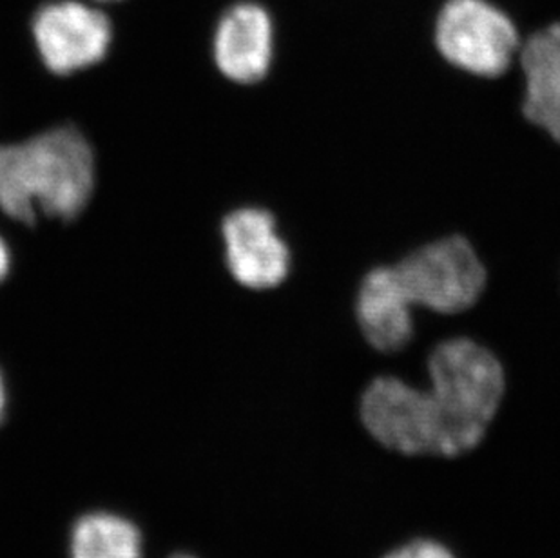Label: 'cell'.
<instances>
[{
	"instance_id": "obj_1",
	"label": "cell",
	"mask_w": 560,
	"mask_h": 558,
	"mask_svg": "<svg viewBox=\"0 0 560 558\" xmlns=\"http://www.w3.org/2000/svg\"><path fill=\"white\" fill-rule=\"evenodd\" d=\"M95 190V156L74 127H57L26 142L0 146V211L16 222L38 214L74 220Z\"/></svg>"
},
{
	"instance_id": "obj_2",
	"label": "cell",
	"mask_w": 560,
	"mask_h": 558,
	"mask_svg": "<svg viewBox=\"0 0 560 558\" xmlns=\"http://www.w3.org/2000/svg\"><path fill=\"white\" fill-rule=\"evenodd\" d=\"M429 374L427 391L443 433L441 457H459L476 450L504 397L501 361L479 342L455 337L434 348Z\"/></svg>"
},
{
	"instance_id": "obj_3",
	"label": "cell",
	"mask_w": 560,
	"mask_h": 558,
	"mask_svg": "<svg viewBox=\"0 0 560 558\" xmlns=\"http://www.w3.org/2000/svg\"><path fill=\"white\" fill-rule=\"evenodd\" d=\"M388 269L410 309L424 306L438 314L470 309L487 287V269L463 236L429 243Z\"/></svg>"
},
{
	"instance_id": "obj_4",
	"label": "cell",
	"mask_w": 560,
	"mask_h": 558,
	"mask_svg": "<svg viewBox=\"0 0 560 558\" xmlns=\"http://www.w3.org/2000/svg\"><path fill=\"white\" fill-rule=\"evenodd\" d=\"M439 55L465 73L498 79L521 49L517 24L493 0H444L434 22Z\"/></svg>"
},
{
	"instance_id": "obj_5",
	"label": "cell",
	"mask_w": 560,
	"mask_h": 558,
	"mask_svg": "<svg viewBox=\"0 0 560 558\" xmlns=\"http://www.w3.org/2000/svg\"><path fill=\"white\" fill-rule=\"evenodd\" d=\"M361 421L392 452L441 455V422L424 388L397 377H377L361 397Z\"/></svg>"
},
{
	"instance_id": "obj_6",
	"label": "cell",
	"mask_w": 560,
	"mask_h": 558,
	"mask_svg": "<svg viewBox=\"0 0 560 558\" xmlns=\"http://www.w3.org/2000/svg\"><path fill=\"white\" fill-rule=\"evenodd\" d=\"M32 35L44 66L55 74H73L102 62L113 44L107 13L79 0H54L40 5Z\"/></svg>"
},
{
	"instance_id": "obj_7",
	"label": "cell",
	"mask_w": 560,
	"mask_h": 558,
	"mask_svg": "<svg viewBox=\"0 0 560 558\" xmlns=\"http://www.w3.org/2000/svg\"><path fill=\"white\" fill-rule=\"evenodd\" d=\"M222 236L229 270L240 284L269 290L285 281L291 253L269 211L247 207L231 212L223 220Z\"/></svg>"
},
{
	"instance_id": "obj_8",
	"label": "cell",
	"mask_w": 560,
	"mask_h": 558,
	"mask_svg": "<svg viewBox=\"0 0 560 558\" xmlns=\"http://www.w3.org/2000/svg\"><path fill=\"white\" fill-rule=\"evenodd\" d=\"M212 54L220 73L236 84H256L269 74L275 58V22L264 5L242 0L217 24Z\"/></svg>"
},
{
	"instance_id": "obj_9",
	"label": "cell",
	"mask_w": 560,
	"mask_h": 558,
	"mask_svg": "<svg viewBox=\"0 0 560 558\" xmlns=\"http://www.w3.org/2000/svg\"><path fill=\"white\" fill-rule=\"evenodd\" d=\"M523 113L560 143V21L532 33L521 44Z\"/></svg>"
},
{
	"instance_id": "obj_10",
	"label": "cell",
	"mask_w": 560,
	"mask_h": 558,
	"mask_svg": "<svg viewBox=\"0 0 560 558\" xmlns=\"http://www.w3.org/2000/svg\"><path fill=\"white\" fill-rule=\"evenodd\" d=\"M355 312L361 333L380 352H397L412 339V309L402 301L388 267H377L361 281Z\"/></svg>"
},
{
	"instance_id": "obj_11",
	"label": "cell",
	"mask_w": 560,
	"mask_h": 558,
	"mask_svg": "<svg viewBox=\"0 0 560 558\" xmlns=\"http://www.w3.org/2000/svg\"><path fill=\"white\" fill-rule=\"evenodd\" d=\"M71 558H143L142 533L117 513H88L71 530Z\"/></svg>"
},
{
	"instance_id": "obj_12",
	"label": "cell",
	"mask_w": 560,
	"mask_h": 558,
	"mask_svg": "<svg viewBox=\"0 0 560 558\" xmlns=\"http://www.w3.org/2000/svg\"><path fill=\"white\" fill-rule=\"evenodd\" d=\"M385 558H455L443 544L435 540H413L401 548L394 549Z\"/></svg>"
},
{
	"instance_id": "obj_13",
	"label": "cell",
	"mask_w": 560,
	"mask_h": 558,
	"mask_svg": "<svg viewBox=\"0 0 560 558\" xmlns=\"http://www.w3.org/2000/svg\"><path fill=\"white\" fill-rule=\"evenodd\" d=\"M11 256L10 248L5 245L4 240L0 237V283L4 281L5 276L10 275Z\"/></svg>"
},
{
	"instance_id": "obj_14",
	"label": "cell",
	"mask_w": 560,
	"mask_h": 558,
	"mask_svg": "<svg viewBox=\"0 0 560 558\" xmlns=\"http://www.w3.org/2000/svg\"><path fill=\"white\" fill-rule=\"evenodd\" d=\"M5 406H8V395H5L4 377L0 374V422L4 421Z\"/></svg>"
},
{
	"instance_id": "obj_15",
	"label": "cell",
	"mask_w": 560,
	"mask_h": 558,
	"mask_svg": "<svg viewBox=\"0 0 560 558\" xmlns=\"http://www.w3.org/2000/svg\"><path fill=\"white\" fill-rule=\"evenodd\" d=\"M171 558H195V557H190V555H186V554H180V555H175V557H171Z\"/></svg>"
},
{
	"instance_id": "obj_16",
	"label": "cell",
	"mask_w": 560,
	"mask_h": 558,
	"mask_svg": "<svg viewBox=\"0 0 560 558\" xmlns=\"http://www.w3.org/2000/svg\"><path fill=\"white\" fill-rule=\"evenodd\" d=\"M95 2H120V0H95Z\"/></svg>"
}]
</instances>
